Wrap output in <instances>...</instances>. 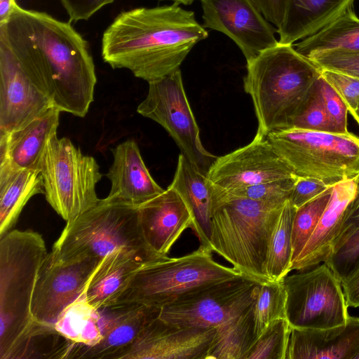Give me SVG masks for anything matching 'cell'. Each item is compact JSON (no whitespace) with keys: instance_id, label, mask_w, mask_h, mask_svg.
<instances>
[{"instance_id":"6da1fadb","label":"cell","mask_w":359,"mask_h":359,"mask_svg":"<svg viewBox=\"0 0 359 359\" xmlns=\"http://www.w3.org/2000/svg\"><path fill=\"white\" fill-rule=\"evenodd\" d=\"M0 39L53 107L86 115L94 100L95 65L87 41L69 22L17 4L8 21L0 25Z\"/></svg>"},{"instance_id":"7a4b0ae2","label":"cell","mask_w":359,"mask_h":359,"mask_svg":"<svg viewBox=\"0 0 359 359\" xmlns=\"http://www.w3.org/2000/svg\"><path fill=\"white\" fill-rule=\"evenodd\" d=\"M191 11L177 3L121 12L104 31L102 56L151 82L180 69L192 48L208 37Z\"/></svg>"},{"instance_id":"3957f363","label":"cell","mask_w":359,"mask_h":359,"mask_svg":"<svg viewBox=\"0 0 359 359\" xmlns=\"http://www.w3.org/2000/svg\"><path fill=\"white\" fill-rule=\"evenodd\" d=\"M320 76L318 67L291 44L278 43L247 61L243 86L256 113V135L290 128Z\"/></svg>"},{"instance_id":"277c9868","label":"cell","mask_w":359,"mask_h":359,"mask_svg":"<svg viewBox=\"0 0 359 359\" xmlns=\"http://www.w3.org/2000/svg\"><path fill=\"white\" fill-rule=\"evenodd\" d=\"M0 238V359L25 358L39 335L32 302L48 252L42 236L32 230H11Z\"/></svg>"},{"instance_id":"5b68a950","label":"cell","mask_w":359,"mask_h":359,"mask_svg":"<svg viewBox=\"0 0 359 359\" xmlns=\"http://www.w3.org/2000/svg\"><path fill=\"white\" fill-rule=\"evenodd\" d=\"M283 205L226 196L215 186L210 251L243 276L260 283L269 281L265 272L268 245Z\"/></svg>"},{"instance_id":"8992f818","label":"cell","mask_w":359,"mask_h":359,"mask_svg":"<svg viewBox=\"0 0 359 359\" xmlns=\"http://www.w3.org/2000/svg\"><path fill=\"white\" fill-rule=\"evenodd\" d=\"M211 252L199 246L184 256L144 264L113 308L139 304L162 309L199 287L243 275L215 261Z\"/></svg>"},{"instance_id":"52a82bcc","label":"cell","mask_w":359,"mask_h":359,"mask_svg":"<svg viewBox=\"0 0 359 359\" xmlns=\"http://www.w3.org/2000/svg\"><path fill=\"white\" fill-rule=\"evenodd\" d=\"M137 207L107 197L100 199L95 206L67 222L52 250L62 259L85 257L102 259L119 248L156 255L142 237Z\"/></svg>"},{"instance_id":"ba28073f","label":"cell","mask_w":359,"mask_h":359,"mask_svg":"<svg viewBox=\"0 0 359 359\" xmlns=\"http://www.w3.org/2000/svg\"><path fill=\"white\" fill-rule=\"evenodd\" d=\"M266 137L298 177L333 186L359 174V137L353 133L288 128L271 132Z\"/></svg>"},{"instance_id":"9c48e42d","label":"cell","mask_w":359,"mask_h":359,"mask_svg":"<svg viewBox=\"0 0 359 359\" xmlns=\"http://www.w3.org/2000/svg\"><path fill=\"white\" fill-rule=\"evenodd\" d=\"M39 172L46 201L67 222L100 200L96 193L102 176L98 163L67 137L56 135L48 141Z\"/></svg>"},{"instance_id":"30bf717a","label":"cell","mask_w":359,"mask_h":359,"mask_svg":"<svg viewBox=\"0 0 359 359\" xmlns=\"http://www.w3.org/2000/svg\"><path fill=\"white\" fill-rule=\"evenodd\" d=\"M283 281L292 328L324 330L346 323L350 316L341 283L325 263L287 275Z\"/></svg>"},{"instance_id":"8fae6325","label":"cell","mask_w":359,"mask_h":359,"mask_svg":"<svg viewBox=\"0 0 359 359\" xmlns=\"http://www.w3.org/2000/svg\"><path fill=\"white\" fill-rule=\"evenodd\" d=\"M137 111L160 124L193 165L207 173L217 156L203 146L199 128L187 97L180 69L149 82L145 99Z\"/></svg>"},{"instance_id":"7c38bea8","label":"cell","mask_w":359,"mask_h":359,"mask_svg":"<svg viewBox=\"0 0 359 359\" xmlns=\"http://www.w3.org/2000/svg\"><path fill=\"white\" fill-rule=\"evenodd\" d=\"M260 284L243 275L209 284L163 307L158 318L181 327H216L253 304Z\"/></svg>"},{"instance_id":"4fadbf2b","label":"cell","mask_w":359,"mask_h":359,"mask_svg":"<svg viewBox=\"0 0 359 359\" xmlns=\"http://www.w3.org/2000/svg\"><path fill=\"white\" fill-rule=\"evenodd\" d=\"M102 259L60 258L53 250L40 266L32 302L35 324L53 327L63 311L86 294L88 283Z\"/></svg>"},{"instance_id":"5bb4252c","label":"cell","mask_w":359,"mask_h":359,"mask_svg":"<svg viewBox=\"0 0 359 359\" xmlns=\"http://www.w3.org/2000/svg\"><path fill=\"white\" fill-rule=\"evenodd\" d=\"M203 26L229 36L249 61L279 41L253 0H201Z\"/></svg>"},{"instance_id":"9a60e30c","label":"cell","mask_w":359,"mask_h":359,"mask_svg":"<svg viewBox=\"0 0 359 359\" xmlns=\"http://www.w3.org/2000/svg\"><path fill=\"white\" fill-rule=\"evenodd\" d=\"M207 175L224 191L297 176L276 153L268 138L256 135L246 146L217 157Z\"/></svg>"},{"instance_id":"2e32d148","label":"cell","mask_w":359,"mask_h":359,"mask_svg":"<svg viewBox=\"0 0 359 359\" xmlns=\"http://www.w3.org/2000/svg\"><path fill=\"white\" fill-rule=\"evenodd\" d=\"M53 107L0 39V134L25 126Z\"/></svg>"},{"instance_id":"e0dca14e","label":"cell","mask_w":359,"mask_h":359,"mask_svg":"<svg viewBox=\"0 0 359 359\" xmlns=\"http://www.w3.org/2000/svg\"><path fill=\"white\" fill-rule=\"evenodd\" d=\"M216 327H181L158 316L118 359H206Z\"/></svg>"},{"instance_id":"ac0fdd59","label":"cell","mask_w":359,"mask_h":359,"mask_svg":"<svg viewBox=\"0 0 359 359\" xmlns=\"http://www.w3.org/2000/svg\"><path fill=\"white\" fill-rule=\"evenodd\" d=\"M137 215L146 245L159 257H166L182 233L192 224L191 215L186 203L170 187L139 205Z\"/></svg>"},{"instance_id":"d6986e66","label":"cell","mask_w":359,"mask_h":359,"mask_svg":"<svg viewBox=\"0 0 359 359\" xmlns=\"http://www.w3.org/2000/svg\"><path fill=\"white\" fill-rule=\"evenodd\" d=\"M60 112L53 107L25 126L0 134V172L39 171L46 145L57 135Z\"/></svg>"},{"instance_id":"ffe728a7","label":"cell","mask_w":359,"mask_h":359,"mask_svg":"<svg viewBox=\"0 0 359 359\" xmlns=\"http://www.w3.org/2000/svg\"><path fill=\"white\" fill-rule=\"evenodd\" d=\"M111 151L114 160L107 175L111 182L107 198L139 206L165 191L149 173L134 140L121 142Z\"/></svg>"},{"instance_id":"44dd1931","label":"cell","mask_w":359,"mask_h":359,"mask_svg":"<svg viewBox=\"0 0 359 359\" xmlns=\"http://www.w3.org/2000/svg\"><path fill=\"white\" fill-rule=\"evenodd\" d=\"M160 258L127 248L111 252L102 259L88 283L87 301L99 310L113 308L135 273L144 264Z\"/></svg>"},{"instance_id":"7402d4cb","label":"cell","mask_w":359,"mask_h":359,"mask_svg":"<svg viewBox=\"0 0 359 359\" xmlns=\"http://www.w3.org/2000/svg\"><path fill=\"white\" fill-rule=\"evenodd\" d=\"M113 309L118 311L103 326L101 341L93 346L73 343L67 358L118 359L161 311L139 304Z\"/></svg>"},{"instance_id":"603a6c76","label":"cell","mask_w":359,"mask_h":359,"mask_svg":"<svg viewBox=\"0 0 359 359\" xmlns=\"http://www.w3.org/2000/svg\"><path fill=\"white\" fill-rule=\"evenodd\" d=\"M355 189L356 177L333 185L329 203L291 271H305L326 261L341 233L346 210Z\"/></svg>"},{"instance_id":"cb8c5ba5","label":"cell","mask_w":359,"mask_h":359,"mask_svg":"<svg viewBox=\"0 0 359 359\" xmlns=\"http://www.w3.org/2000/svg\"><path fill=\"white\" fill-rule=\"evenodd\" d=\"M359 353V318L324 330L292 328L286 359H354Z\"/></svg>"},{"instance_id":"d4e9b609","label":"cell","mask_w":359,"mask_h":359,"mask_svg":"<svg viewBox=\"0 0 359 359\" xmlns=\"http://www.w3.org/2000/svg\"><path fill=\"white\" fill-rule=\"evenodd\" d=\"M169 187L179 194L189 208L192 217L191 229L198 238L200 247L210 251L215 184L209 180L207 173L199 170L181 154Z\"/></svg>"},{"instance_id":"484cf974","label":"cell","mask_w":359,"mask_h":359,"mask_svg":"<svg viewBox=\"0 0 359 359\" xmlns=\"http://www.w3.org/2000/svg\"><path fill=\"white\" fill-rule=\"evenodd\" d=\"M355 0H286L278 28L279 43L291 44L314 34L341 14Z\"/></svg>"},{"instance_id":"4316f807","label":"cell","mask_w":359,"mask_h":359,"mask_svg":"<svg viewBox=\"0 0 359 359\" xmlns=\"http://www.w3.org/2000/svg\"><path fill=\"white\" fill-rule=\"evenodd\" d=\"M295 49L309 60L332 52L359 53V18L353 4L320 30L297 43Z\"/></svg>"},{"instance_id":"83f0119b","label":"cell","mask_w":359,"mask_h":359,"mask_svg":"<svg viewBox=\"0 0 359 359\" xmlns=\"http://www.w3.org/2000/svg\"><path fill=\"white\" fill-rule=\"evenodd\" d=\"M43 193L39 171L21 169L0 172V237L14 226L29 200Z\"/></svg>"},{"instance_id":"f1b7e54d","label":"cell","mask_w":359,"mask_h":359,"mask_svg":"<svg viewBox=\"0 0 359 359\" xmlns=\"http://www.w3.org/2000/svg\"><path fill=\"white\" fill-rule=\"evenodd\" d=\"M254 303L216 327V333L206 359L247 358L257 340L253 320Z\"/></svg>"},{"instance_id":"f546056e","label":"cell","mask_w":359,"mask_h":359,"mask_svg":"<svg viewBox=\"0 0 359 359\" xmlns=\"http://www.w3.org/2000/svg\"><path fill=\"white\" fill-rule=\"evenodd\" d=\"M99 311L88 303L84 294L63 311L54 328L74 344L95 346L102 338L103 326Z\"/></svg>"},{"instance_id":"4dcf8cb0","label":"cell","mask_w":359,"mask_h":359,"mask_svg":"<svg viewBox=\"0 0 359 359\" xmlns=\"http://www.w3.org/2000/svg\"><path fill=\"white\" fill-rule=\"evenodd\" d=\"M296 208L290 200L283 205L271 233L265 272L269 280L280 281L291 271L292 227Z\"/></svg>"},{"instance_id":"1f68e13d","label":"cell","mask_w":359,"mask_h":359,"mask_svg":"<svg viewBox=\"0 0 359 359\" xmlns=\"http://www.w3.org/2000/svg\"><path fill=\"white\" fill-rule=\"evenodd\" d=\"M286 318V290L283 281L260 284L253 304L255 334L257 339L273 321Z\"/></svg>"},{"instance_id":"d6a6232c","label":"cell","mask_w":359,"mask_h":359,"mask_svg":"<svg viewBox=\"0 0 359 359\" xmlns=\"http://www.w3.org/2000/svg\"><path fill=\"white\" fill-rule=\"evenodd\" d=\"M332 187L296 209L292 227V264L301 254L317 226L330 199Z\"/></svg>"},{"instance_id":"836d02e7","label":"cell","mask_w":359,"mask_h":359,"mask_svg":"<svg viewBox=\"0 0 359 359\" xmlns=\"http://www.w3.org/2000/svg\"><path fill=\"white\" fill-rule=\"evenodd\" d=\"M291 331L286 318L273 321L257 339L246 359H286Z\"/></svg>"},{"instance_id":"e575fe53","label":"cell","mask_w":359,"mask_h":359,"mask_svg":"<svg viewBox=\"0 0 359 359\" xmlns=\"http://www.w3.org/2000/svg\"><path fill=\"white\" fill-rule=\"evenodd\" d=\"M341 283L359 263V224L341 231L324 262Z\"/></svg>"},{"instance_id":"d590c367","label":"cell","mask_w":359,"mask_h":359,"mask_svg":"<svg viewBox=\"0 0 359 359\" xmlns=\"http://www.w3.org/2000/svg\"><path fill=\"white\" fill-rule=\"evenodd\" d=\"M298 176L264 182L220 192L229 197L247 198L273 204H283L290 199Z\"/></svg>"},{"instance_id":"8d00e7d4","label":"cell","mask_w":359,"mask_h":359,"mask_svg":"<svg viewBox=\"0 0 359 359\" xmlns=\"http://www.w3.org/2000/svg\"><path fill=\"white\" fill-rule=\"evenodd\" d=\"M290 128L334 133L317 82L313 95Z\"/></svg>"},{"instance_id":"74e56055","label":"cell","mask_w":359,"mask_h":359,"mask_svg":"<svg viewBox=\"0 0 359 359\" xmlns=\"http://www.w3.org/2000/svg\"><path fill=\"white\" fill-rule=\"evenodd\" d=\"M322 77L332 87L355 118L359 102V79L328 69H320Z\"/></svg>"},{"instance_id":"f35d334b","label":"cell","mask_w":359,"mask_h":359,"mask_svg":"<svg viewBox=\"0 0 359 359\" xmlns=\"http://www.w3.org/2000/svg\"><path fill=\"white\" fill-rule=\"evenodd\" d=\"M317 86L334 133L347 134L348 109L332 87L322 77Z\"/></svg>"},{"instance_id":"ab89813d","label":"cell","mask_w":359,"mask_h":359,"mask_svg":"<svg viewBox=\"0 0 359 359\" xmlns=\"http://www.w3.org/2000/svg\"><path fill=\"white\" fill-rule=\"evenodd\" d=\"M311 60L320 69L332 70L359 79V53L332 52Z\"/></svg>"},{"instance_id":"60d3db41","label":"cell","mask_w":359,"mask_h":359,"mask_svg":"<svg viewBox=\"0 0 359 359\" xmlns=\"http://www.w3.org/2000/svg\"><path fill=\"white\" fill-rule=\"evenodd\" d=\"M331 187L332 186L320 180L298 177L289 200L292 205L297 209Z\"/></svg>"},{"instance_id":"b9f144b4","label":"cell","mask_w":359,"mask_h":359,"mask_svg":"<svg viewBox=\"0 0 359 359\" xmlns=\"http://www.w3.org/2000/svg\"><path fill=\"white\" fill-rule=\"evenodd\" d=\"M70 21L88 20L103 6L114 0H60Z\"/></svg>"},{"instance_id":"7bdbcfd3","label":"cell","mask_w":359,"mask_h":359,"mask_svg":"<svg viewBox=\"0 0 359 359\" xmlns=\"http://www.w3.org/2000/svg\"><path fill=\"white\" fill-rule=\"evenodd\" d=\"M264 18L278 28L283 20L286 0H253Z\"/></svg>"},{"instance_id":"ee69618b","label":"cell","mask_w":359,"mask_h":359,"mask_svg":"<svg viewBox=\"0 0 359 359\" xmlns=\"http://www.w3.org/2000/svg\"><path fill=\"white\" fill-rule=\"evenodd\" d=\"M348 306L359 307V263L341 282Z\"/></svg>"},{"instance_id":"f6af8a7d","label":"cell","mask_w":359,"mask_h":359,"mask_svg":"<svg viewBox=\"0 0 359 359\" xmlns=\"http://www.w3.org/2000/svg\"><path fill=\"white\" fill-rule=\"evenodd\" d=\"M359 224V174L356 177L355 194L347 206L341 231Z\"/></svg>"},{"instance_id":"bcb514c9","label":"cell","mask_w":359,"mask_h":359,"mask_svg":"<svg viewBox=\"0 0 359 359\" xmlns=\"http://www.w3.org/2000/svg\"><path fill=\"white\" fill-rule=\"evenodd\" d=\"M16 4L15 0H0V25L8 21Z\"/></svg>"},{"instance_id":"7dc6e473","label":"cell","mask_w":359,"mask_h":359,"mask_svg":"<svg viewBox=\"0 0 359 359\" xmlns=\"http://www.w3.org/2000/svg\"><path fill=\"white\" fill-rule=\"evenodd\" d=\"M159 1H165V0H159ZM166 1H172L174 3H177L179 4H184V5H190L195 0H166Z\"/></svg>"},{"instance_id":"c3c4849f","label":"cell","mask_w":359,"mask_h":359,"mask_svg":"<svg viewBox=\"0 0 359 359\" xmlns=\"http://www.w3.org/2000/svg\"><path fill=\"white\" fill-rule=\"evenodd\" d=\"M356 123L359 125V111H357V116L354 118Z\"/></svg>"},{"instance_id":"681fc988","label":"cell","mask_w":359,"mask_h":359,"mask_svg":"<svg viewBox=\"0 0 359 359\" xmlns=\"http://www.w3.org/2000/svg\"><path fill=\"white\" fill-rule=\"evenodd\" d=\"M354 359H359V353L355 356Z\"/></svg>"},{"instance_id":"f907efd6","label":"cell","mask_w":359,"mask_h":359,"mask_svg":"<svg viewBox=\"0 0 359 359\" xmlns=\"http://www.w3.org/2000/svg\"><path fill=\"white\" fill-rule=\"evenodd\" d=\"M358 111H359V102H358Z\"/></svg>"}]
</instances>
